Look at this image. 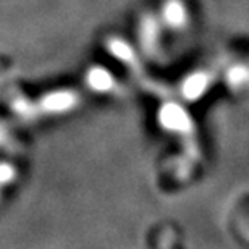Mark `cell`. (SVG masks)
Returning <instances> with one entry per match:
<instances>
[{"instance_id": "cell-1", "label": "cell", "mask_w": 249, "mask_h": 249, "mask_svg": "<svg viewBox=\"0 0 249 249\" xmlns=\"http://www.w3.org/2000/svg\"><path fill=\"white\" fill-rule=\"evenodd\" d=\"M92 84L96 88H106L108 84V74L101 71V70H96L92 73Z\"/></svg>"}, {"instance_id": "cell-2", "label": "cell", "mask_w": 249, "mask_h": 249, "mask_svg": "<svg viewBox=\"0 0 249 249\" xmlns=\"http://www.w3.org/2000/svg\"><path fill=\"white\" fill-rule=\"evenodd\" d=\"M170 123V126L175 128L178 123H183V113L178 110V108H170V120H167Z\"/></svg>"}]
</instances>
